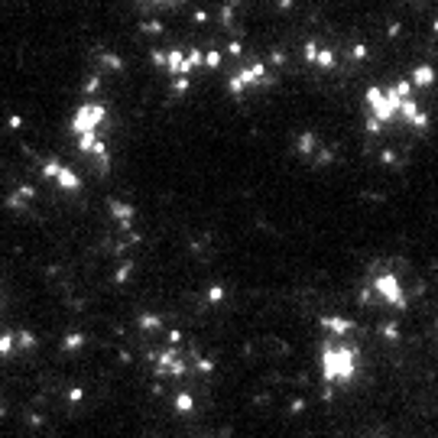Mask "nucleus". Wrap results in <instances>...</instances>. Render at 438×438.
I'll use <instances>...</instances> for the list:
<instances>
[{"mask_svg": "<svg viewBox=\"0 0 438 438\" xmlns=\"http://www.w3.org/2000/svg\"><path fill=\"white\" fill-rule=\"evenodd\" d=\"M435 33H438V20H435Z\"/></svg>", "mask_w": 438, "mask_h": 438, "instance_id": "obj_6", "label": "nucleus"}, {"mask_svg": "<svg viewBox=\"0 0 438 438\" xmlns=\"http://www.w3.org/2000/svg\"><path fill=\"white\" fill-rule=\"evenodd\" d=\"M205 62H208V65H217V62H221V56H217V52H211V56H205Z\"/></svg>", "mask_w": 438, "mask_h": 438, "instance_id": "obj_5", "label": "nucleus"}, {"mask_svg": "<svg viewBox=\"0 0 438 438\" xmlns=\"http://www.w3.org/2000/svg\"><path fill=\"white\" fill-rule=\"evenodd\" d=\"M354 370V350L350 347H328V361H325V373L331 380H341V376H350Z\"/></svg>", "mask_w": 438, "mask_h": 438, "instance_id": "obj_1", "label": "nucleus"}, {"mask_svg": "<svg viewBox=\"0 0 438 438\" xmlns=\"http://www.w3.org/2000/svg\"><path fill=\"white\" fill-rule=\"evenodd\" d=\"M367 104H370L373 114H376V120H373L376 127H380V120H390L393 114L399 111V98H396L393 91H390V94H383L380 88H370V91H367Z\"/></svg>", "mask_w": 438, "mask_h": 438, "instance_id": "obj_2", "label": "nucleus"}, {"mask_svg": "<svg viewBox=\"0 0 438 438\" xmlns=\"http://www.w3.org/2000/svg\"><path fill=\"white\" fill-rule=\"evenodd\" d=\"M432 81H435V68H432V65H419L416 72H413V85L425 88V85H432Z\"/></svg>", "mask_w": 438, "mask_h": 438, "instance_id": "obj_4", "label": "nucleus"}, {"mask_svg": "<svg viewBox=\"0 0 438 438\" xmlns=\"http://www.w3.org/2000/svg\"><path fill=\"white\" fill-rule=\"evenodd\" d=\"M376 289L387 295V302L402 305V289H399V279L396 276H380V279H376Z\"/></svg>", "mask_w": 438, "mask_h": 438, "instance_id": "obj_3", "label": "nucleus"}]
</instances>
